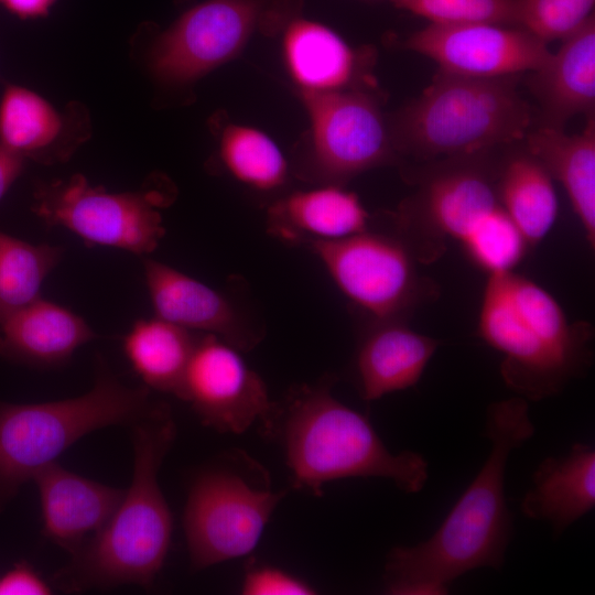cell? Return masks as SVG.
<instances>
[{
    "mask_svg": "<svg viewBox=\"0 0 595 595\" xmlns=\"http://www.w3.org/2000/svg\"><path fill=\"white\" fill-rule=\"evenodd\" d=\"M534 432L523 398L488 405L484 430L491 445L488 457L430 538L389 551L383 573L387 594L444 595L467 572L502 569L513 529L505 496L507 463Z\"/></svg>",
    "mask_w": 595,
    "mask_h": 595,
    "instance_id": "obj_1",
    "label": "cell"
},
{
    "mask_svg": "<svg viewBox=\"0 0 595 595\" xmlns=\"http://www.w3.org/2000/svg\"><path fill=\"white\" fill-rule=\"evenodd\" d=\"M130 487L106 524L89 538L53 582L67 592L136 584L151 588L166 558L173 519L159 485V470L175 440L164 401L131 426Z\"/></svg>",
    "mask_w": 595,
    "mask_h": 595,
    "instance_id": "obj_2",
    "label": "cell"
},
{
    "mask_svg": "<svg viewBox=\"0 0 595 595\" xmlns=\"http://www.w3.org/2000/svg\"><path fill=\"white\" fill-rule=\"evenodd\" d=\"M262 428L279 441L292 486L316 496L342 478H386L408 494L421 491L429 478L422 454L392 453L367 416L331 393L329 381L293 389L273 403Z\"/></svg>",
    "mask_w": 595,
    "mask_h": 595,
    "instance_id": "obj_3",
    "label": "cell"
},
{
    "mask_svg": "<svg viewBox=\"0 0 595 595\" xmlns=\"http://www.w3.org/2000/svg\"><path fill=\"white\" fill-rule=\"evenodd\" d=\"M477 336L501 354L505 385L527 401L556 396L593 363V327L571 322L559 302L513 270L488 274Z\"/></svg>",
    "mask_w": 595,
    "mask_h": 595,
    "instance_id": "obj_4",
    "label": "cell"
},
{
    "mask_svg": "<svg viewBox=\"0 0 595 595\" xmlns=\"http://www.w3.org/2000/svg\"><path fill=\"white\" fill-rule=\"evenodd\" d=\"M520 77L476 78L437 72L389 126L399 158L432 162L489 153L524 140L533 118L518 90Z\"/></svg>",
    "mask_w": 595,
    "mask_h": 595,
    "instance_id": "obj_5",
    "label": "cell"
},
{
    "mask_svg": "<svg viewBox=\"0 0 595 595\" xmlns=\"http://www.w3.org/2000/svg\"><path fill=\"white\" fill-rule=\"evenodd\" d=\"M160 400L147 386L129 387L101 358L93 388L75 398L40 402L0 401V513L22 486L88 433L128 425Z\"/></svg>",
    "mask_w": 595,
    "mask_h": 595,
    "instance_id": "obj_6",
    "label": "cell"
},
{
    "mask_svg": "<svg viewBox=\"0 0 595 595\" xmlns=\"http://www.w3.org/2000/svg\"><path fill=\"white\" fill-rule=\"evenodd\" d=\"M284 495L271 489L267 472L245 453L234 452L203 469L183 515L193 570L250 553Z\"/></svg>",
    "mask_w": 595,
    "mask_h": 595,
    "instance_id": "obj_7",
    "label": "cell"
},
{
    "mask_svg": "<svg viewBox=\"0 0 595 595\" xmlns=\"http://www.w3.org/2000/svg\"><path fill=\"white\" fill-rule=\"evenodd\" d=\"M488 154L439 160L409 173L419 187L394 215L396 235L419 263L436 260L448 239L463 248L502 209L496 186L498 162Z\"/></svg>",
    "mask_w": 595,
    "mask_h": 595,
    "instance_id": "obj_8",
    "label": "cell"
},
{
    "mask_svg": "<svg viewBox=\"0 0 595 595\" xmlns=\"http://www.w3.org/2000/svg\"><path fill=\"white\" fill-rule=\"evenodd\" d=\"M306 245L343 294L372 322L405 321L416 306L437 296V286L419 273V261L397 235L365 230Z\"/></svg>",
    "mask_w": 595,
    "mask_h": 595,
    "instance_id": "obj_9",
    "label": "cell"
},
{
    "mask_svg": "<svg viewBox=\"0 0 595 595\" xmlns=\"http://www.w3.org/2000/svg\"><path fill=\"white\" fill-rule=\"evenodd\" d=\"M32 210L48 227L61 226L91 246L142 255L153 251L165 234L156 190L108 192L82 174L37 182Z\"/></svg>",
    "mask_w": 595,
    "mask_h": 595,
    "instance_id": "obj_10",
    "label": "cell"
},
{
    "mask_svg": "<svg viewBox=\"0 0 595 595\" xmlns=\"http://www.w3.org/2000/svg\"><path fill=\"white\" fill-rule=\"evenodd\" d=\"M311 120L304 177L339 185L400 158L377 100L363 89L302 90Z\"/></svg>",
    "mask_w": 595,
    "mask_h": 595,
    "instance_id": "obj_11",
    "label": "cell"
},
{
    "mask_svg": "<svg viewBox=\"0 0 595 595\" xmlns=\"http://www.w3.org/2000/svg\"><path fill=\"white\" fill-rule=\"evenodd\" d=\"M268 0H206L180 15L148 53L152 75L191 84L235 57L266 19Z\"/></svg>",
    "mask_w": 595,
    "mask_h": 595,
    "instance_id": "obj_12",
    "label": "cell"
},
{
    "mask_svg": "<svg viewBox=\"0 0 595 595\" xmlns=\"http://www.w3.org/2000/svg\"><path fill=\"white\" fill-rule=\"evenodd\" d=\"M407 50L433 60L439 72L476 78L518 76L551 56L548 43L519 25L428 24L404 41Z\"/></svg>",
    "mask_w": 595,
    "mask_h": 595,
    "instance_id": "obj_13",
    "label": "cell"
},
{
    "mask_svg": "<svg viewBox=\"0 0 595 595\" xmlns=\"http://www.w3.org/2000/svg\"><path fill=\"white\" fill-rule=\"evenodd\" d=\"M178 398L205 425L235 434L262 423L274 403L238 349L212 334L198 337Z\"/></svg>",
    "mask_w": 595,
    "mask_h": 595,
    "instance_id": "obj_14",
    "label": "cell"
},
{
    "mask_svg": "<svg viewBox=\"0 0 595 595\" xmlns=\"http://www.w3.org/2000/svg\"><path fill=\"white\" fill-rule=\"evenodd\" d=\"M90 134L78 102L60 110L36 91L9 84L0 98V145L26 160L51 165L67 161Z\"/></svg>",
    "mask_w": 595,
    "mask_h": 595,
    "instance_id": "obj_15",
    "label": "cell"
},
{
    "mask_svg": "<svg viewBox=\"0 0 595 595\" xmlns=\"http://www.w3.org/2000/svg\"><path fill=\"white\" fill-rule=\"evenodd\" d=\"M144 275L155 317L215 335L238 350H249L259 343L260 336L213 288L152 259L144 260Z\"/></svg>",
    "mask_w": 595,
    "mask_h": 595,
    "instance_id": "obj_16",
    "label": "cell"
},
{
    "mask_svg": "<svg viewBox=\"0 0 595 595\" xmlns=\"http://www.w3.org/2000/svg\"><path fill=\"white\" fill-rule=\"evenodd\" d=\"M33 482L43 536L71 554L106 524L125 495L122 489L78 475L57 462L39 472Z\"/></svg>",
    "mask_w": 595,
    "mask_h": 595,
    "instance_id": "obj_17",
    "label": "cell"
},
{
    "mask_svg": "<svg viewBox=\"0 0 595 595\" xmlns=\"http://www.w3.org/2000/svg\"><path fill=\"white\" fill-rule=\"evenodd\" d=\"M540 108V127L561 129L576 115L594 117L595 19L562 40L555 54L527 80Z\"/></svg>",
    "mask_w": 595,
    "mask_h": 595,
    "instance_id": "obj_18",
    "label": "cell"
},
{
    "mask_svg": "<svg viewBox=\"0 0 595 595\" xmlns=\"http://www.w3.org/2000/svg\"><path fill=\"white\" fill-rule=\"evenodd\" d=\"M283 55L302 90L361 89L371 83L370 51L351 48L335 31L307 19H293L285 28Z\"/></svg>",
    "mask_w": 595,
    "mask_h": 595,
    "instance_id": "obj_19",
    "label": "cell"
},
{
    "mask_svg": "<svg viewBox=\"0 0 595 595\" xmlns=\"http://www.w3.org/2000/svg\"><path fill=\"white\" fill-rule=\"evenodd\" d=\"M439 345V339L411 329L405 321L374 322L355 359L361 398L372 401L414 387Z\"/></svg>",
    "mask_w": 595,
    "mask_h": 595,
    "instance_id": "obj_20",
    "label": "cell"
},
{
    "mask_svg": "<svg viewBox=\"0 0 595 595\" xmlns=\"http://www.w3.org/2000/svg\"><path fill=\"white\" fill-rule=\"evenodd\" d=\"M94 338L80 316L40 298L0 323V357L35 368L58 367Z\"/></svg>",
    "mask_w": 595,
    "mask_h": 595,
    "instance_id": "obj_21",
    "label": "cell"
},
{
    "mask_svg": "<svg viewBox=\"0 0 595 595\" xmlns=\"http://www.w3.org/2000/svg\"><path fill=\"white\" fill-rule=\"evenodd\" d=\"M532 487L520 504L529 519L550 523L561 536L595 506V448L574 443L565 455L548 456L531 477Z\"/></svg>",
    "mask_w": 595,
    "mask_h": 595,
    "instance_id": "obj_22",
    "label": "cell"
},
{
    "mask_svg": "<svg viewBox=\"0 0 595 595\" xmlns=\"http://www.w3.org/2000/svg\"><path fill=\"white\" fill-rule=\"evenodd\" d=\"M359 197L339 185L295 192L269 208L268 229L288 241L336 240L367 230Z\"/></svg>",
    "mask_w": 595,
    "mask_h": 595,
    "instance_id": "obj_23",
    "label": "cell"
},
{
    "mask_svg": "<svg viewBox=\"0 0 595 595\" xmlns=\"http://www.w3.org/2000/svg\"><path fill=\"white\" fill-rule=\"evenodd\" d=\"M526 149L566 191L586 240L595 246V120L587 118L583 132L539 127L526 138Z\"/></svg>",
    "mask_w": 595,
    "mask_h": 595,
    "instance_id": "obj_24",
    "label": "cell"
},
{
    "mask_svg": "<svg viewBox=\"0 0 595 595\" xmlns=\"http://www.w3.org/2000/svg\"><path fill=\"white\" fill-rule=\"evenodd\" d=\"M496 186L501 207L529 249L536 248L558 217L553 178L542 163L523 149L498 162Z\"/></svg>",
    "mask_w": 595,
    "mask_h": 595,
    "instance_id": "obj_25",
    "label": "cell"
},
{
    "mask_svg": "<svg viewBox=\"0 0 595 595\" xmlns=\"http://www.w3.org/2000/svg\"><path fill=\"white\" fill-rule=\"evenodd\" d=\"M198 337L158 317L140 320L126 335L123 349L144 386L178 398Z\"/></svg>",
    "mask_w": 595,
    "mask_h": 595,
    "instance_id": "obj_26",
    "label": "cell"
},
{
    "mask_svg": "<svg viewBox=\"0 0 595 595\" xmlns=\"http://www.w3.org/2000/svg\"><path fill=\"white\" fill-rule=\"evenodd\" d=\"M62 256L61 247L33 245L0 231V323L41 298L42 283Z\"/></svg>",
    "mask_w": 595,
    "mask_h": 595,
    "instance_id": "obj_27",
    "label": "cell"
},
{
    "mask_svg": "<svg viewBox=\"0 0 595 595\" xmlns=\"http://www.w3.org/2000/svg\"><path fill=\"white\" fill-rule=\"evenodd\" d=\"M219 155L235 178L256 190H274L285 182L288 164L281 150L258 129L227 126L221 133Z\"/></svg>",
    "mask_w": 595,
    "mask_h": 595,
    "instance_id": "obj_28",
    "label": "cell"
},
{
    "mask_svg": "<svg viewBox=\"0 0 595 595\" xmlns=\"http://www.w3.org/2000/svg\"><path fill=\"white\" fill-rule=\"evenodd\" d=\"M431 24L489 23L520 26L519 0H390Z\"/></svg>",
    "mask_w": 595,
    "mask_h": 595,
    "instance_id": "obj_29",
    "label": "cell"
},
{
    "mask_svg": "<svg viewBox=\"0 0 595 595\" xmlns=\"http://www.w3.org/2000/svg\"><path fill=\"white\" fill-rule=\"evenodd\" d=\"M595 0H519L520 26L549 43L563 40L592 17Z\"/></svg>",
    "mask_w": 595,
    "mask_h": 595,
    "instance_id": "obj_30",
    "label": "cell"
},
{
    "mask_svg": "<svg viewBox=\"0 0 595 595\" xmlns=\"http://www.w3.org/2000/svg\"><path fill=\"white\" fill-rule=\"evenodd\" d=\"M241 593L246 595H310L315 589L305 581L279 567L252 563L244 576Z\"/></svg>",
    "mask_w": 595,
    "mask_h": 595,
    "instance_id": "obj_31",
    "label": "cell"
},
{
    "mask_svg": "<svg viewBox=\"0 0 595 595\" xmlns=\"http://www.w3.org/2000/svg\"><path fill=\"white\" fill-rule=\"evenodd\" d=\"M50 584L25 561L0 575V595H47Z\"/></svg>",
    "mask_w": 595,
    "mask_h": 595,
    "instance_id": "obj_32",
    "label": "cell"
},
{
    "mask_svg": "<svg viewBox=\"0 0 595 595\" xmlns=\"http://www.w3.org/2000/svg\"><path fill=\"white\" fill-rule=\"evenodd\" d=\"M56 0H0V6L11 14L23 19L46 17Z\"/></svg>",
    "mask_w": 595,
    "mask_h": 595,
    "instance_id": "obj_33",
    "label": "cell"
},
{
    "mask_svg": "<svg viewBox=\"0 0 595 595\" xmlns=\"http://www.w3.org/2000/svg\"><path fill=\"white\" fill-rule=\"evenodd\" d=\"M25 160L0 145V201L22 174Z\"/></svg>",
    "mask_w": 595,
    "mask_h": 595,
    "instance_id": "obj_34",
    "label": "cell"
}]
</instances>
